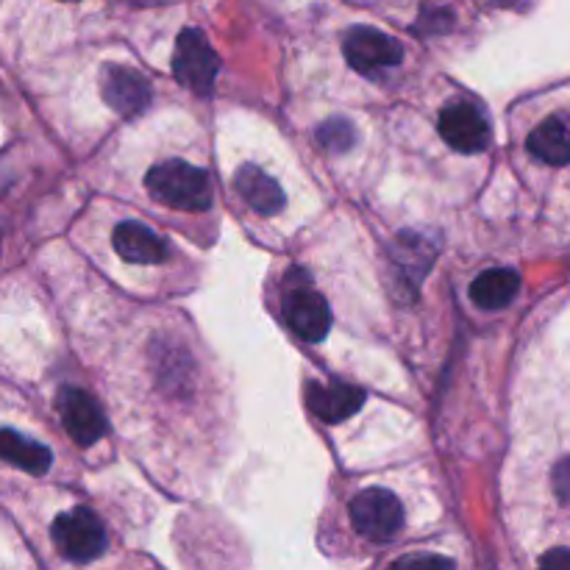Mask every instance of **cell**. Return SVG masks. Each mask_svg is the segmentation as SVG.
I'll return each instance as SVG.
<instances>
[{"label": "cell", "mask_w": 570, "mask_h": 570, "mask_svg": "<svg viewBox=\"0 0 570 570\" xmlns=\"http://www.w3.org/2000/svg\"><path fill=\"white\" fill-rule=\"evenodd\" d=\"M145 187L159 204L178 212H206L212 206V181L206 170L181 159H167L150 167Z\"/></svg>", "instance_id": "6da1fadb"}, {"label": "cell", "mask_w": 570, "mask_h": 570, "mask_svg": "<svg viewBox=\"0 0 570 570\" xmlns=\"http://www.w3.org/2000/svg\"><path fill=\"white\" fill-rule=\"evenodd\" d=\"M50 534L59 554L70 562H92L106 551L104 523L87 507H76L56 518Z\"/></svg>", "instance_id": "7a4b0ae2"}, {"label": "cell", "mask_w": 570, "mask_h": 570, "mask_svg": "<svg viewBox=\"0 0 570 570\" xmlns=\"http://www.w3.org/2000/svg\"><path fill=\"white\" fill-rule=\"evenodd\" d=\"M217 72H220V59L212 50L209 39L198 28H184L173 56V76L178 78V83L195 95H209Z\"/></svg>", "instance_id": "3957f363"}, {"label": "cell", "mask_w": 570, "mask_h": 570, "mask_svg": "<svg viewBox=\"0 0 570 570\" xmlns=\"http://www.w3.org/2000/svg\"><path fill=\"white\" fill-rule=\"evenodd\" d=\"M351 523L365 540L390 543V540L399 538L401 527H404V510L390 490H362L351 501Z\"/></svg>", "instance_id": "277c9868"}, {"label": "cell", "mask_w": 570, "mask_h": 570, "mask_svg": "<svg viewBox=\"0 0 570 570\" xmlns=\"http://www.w3.org/2000/svg\"><path fill=\"white\" fill-rule=\"evenodd\" d=\"M343 53L348 65L356 72H365V76L390 70V67L401 65V59H404V48H401L399 39L367 26H356L345 33Z\"/></svg>", "instance_id": "5b68a950"}, {"label": "cell", "mask_w": 570, "mask_h": 570, "mask_svg": "<svg viewBox=\"0 0 570 570\" xmlns=\"http://www.w3.org/2000/svg\"><path fill=\"white\" fill-rule=\"evenodd\" d=\"M440 137L460 154H482L490 145L488 117L471 100H451L438 117Z\"/></svg>", "instance_id": "8992f818"}, {"label": "cell", "mask_w": 570, "mask_h": 570, "mask_svg": "<svg viewBox=\"0 0 570 570\" xmlns=\"http://www.w3.org/2000/svg\"><path fill=\"white\" fill-rule=\"evenodd\" d=\"M284 321L304 343H321L332 328V309L312 287H293L284 295Z\"/></svg>", "instance_id": "52a82bcc"}, {"label": "cell", "mask_w": 570, "mask_h": 570, "mask_svg": "<svg viewBox=\"0 0 570 570\" xmlns=\"http://www.w3.org/2000/svg\"><path fill=\"white\" fill-rule=\"evenodd\" d=\"M100 95L120 117H137L150 106V83L142 72L122 65H106L100 70Z\"/></svg>", "instance_id": "ba28073f"}, {"label": "cell", "mask_w": 570, "mask_h": 570, "mask_svg": "<svg viewBox=\"0 0 570 570\" xmlns=\"http://www.w3.org/2000/svg\"><path fill=\"white\" fill-rule=\"evenodd\" d=\"M59 415L65 423L67 434L78 445L89 449L106 434V417L100 412L98 401L78 387H65L59 393Z\"/></svg>", "instance_id": "9c48e42d"}, {"label": "cell", "mask_w": 570, "mask_h": 570, "mask_svg": "<svg viewBox=\"0 0 570 570\" xmlns=\"http://www.w3.org/2000/svg\"><path fill=\"white\" fill-rule=\"evenodd\" d=\"M365 404V390L343 382H309L306 384V406L312 415L326 423H343L362 410Z\"/></svg>", "instance_id": "30bf717a"}, {"label": "cell", "mask_w": 570, "mask_h": 570, "mask_svg": "<svg viewBox=\"0 0 570 570\" xmlns=\"http://www.w3.org/2000/svg\"><path fill=\"white\" fill-rule=\"evenodd\" d=\"M115 250L131 265H159L167 259V245L142 223L126 220L115 228Z\"/></svg>", "instance_id": "8fae6325"}, {"label": "cell", "mask_w": 570, "mask_h": 570, "mask_svg": "<svg viewBox=\"0 0 570 570\" xmlns=\"http://www.w3.org/2000/svg\"><path fill=\"white\" fill-rule=\"evenodd\" d=\"M234 187L243 195L245 204L250 206L259 215L273 217L284 209V193L265 170H259L256 165H243L234 176Z\"/></svg>", "instance_id": "7c38bea8"}, {"label": "cell", "mask_w": 570, "mask_h": 570, "mask_svg": "<svg viewBox=\"0 0 570 570\" xmlns=\"http://www.w3.org/2000/svg\"><path fill=\"white\" fill-rule=\"evenodd\" d=\"M529 154L546 165H568L570 161V117L554 115L540 122L527 142Z\"/></svg>", "instance_id": "4fadbf2b"}, {"label": "cell", "mask_w": 570, "mask_h": 570, "mask_svg": "<svg viewBox=\"0 0 570 570\" xmlns=\"http://www.w3.org/2000/svg\"><path fill=\"white\" fill-rule=\"evenodd\" d=\"M518 289H521V276L507 267H493L484 271L482 276L473 278L471 284V301L484 312H499L515 301Z\"/></svg>", "instance_id": "5bb4252c"}, {"label": "cell", "mask_w": 570, "mask_h": 570, "mask_svg": "<svg viewBox=\"0 0 570 570\" xmlns=\"http://www.w3.org/2000/svg\"><path fill=\"white\" fill-rule=\"evenodd\" d=\"M0 460L31 473V476H42L53 465V454H50L48 445L33 443V440L11 432V429H0Z\"/></svg>", "instance_id": "9a60e30c"}, {"label": "cell", "mask_w": 570, "mask_h": 570, "mask_svg": "<svg viewBox=\"0 0 570 570\" xmlns=\"http://www.w3.org/2000/svg\"><path fill=\"white\" fill-rule=\"evenodd\" d=\"M393 254L395 262H399V271L404 273L406 284L415 289L417 284H421L423 273L432 267L434 245L426 243L423 237H417V234H401L399 243L393 245Z\"/></svg>", "instance_id": "2e32d148"}, {"label": "cell", "mask_w": 570, "mask_h": 570, "mask_svg": "<svg viewBox=\"0 0 570 570\" xmlns=\"http://www.w3.org/2000/svg\"><path fill=\"white\" fill-rule=\"evenodd\" d=\"M354 139H356L354 126H351L348 120H343V117L326 120L321 128H317V142H321L326 150H332V154H345V150L354 145Z\"/></svg>", "instance_id": "e0dca14e"}, {"label": "cell", "mask_w": 570, "mask_h": 570, "mask_svg": "<svg viewBox=\"0 0 570 570\" xmlns=\"http://www.w3.org/2000/svg\"><path fill=\"white\" fill-rule=\"evenodd\" d=\"M387 570H454V562L440 554H406Z\"/></svg>", "instance_id": "ac0fdd59"}, {"label": "cell", "mask_w": 570, "mask_h": 570, "mask_svg": "<svg viewBox=\"0 0 570 570\" xmlns=\"http://www.w3.org/2000/svg\"><path fill=\"white\" fill-rule=\"evenodd\" d=\"M551 482H554V493L562 504L570 507V456L557 462L554 473H551Z\"/></svg>", "instance_id": "d6986e66"}, {"label": "cell", "mask_w": 570, "mask_h": 570, "mask_svg": "<svg viewBox=\"0 0 570 570\" xmlns=\"http://www.w3.org/2000/svg\"><path fill=\"white\" fill-rule=\"evenodd\" d=\"M538 570H570V549H551Z\"/></svg>", "instance_id": "ffe728a7"}]
</instances>
